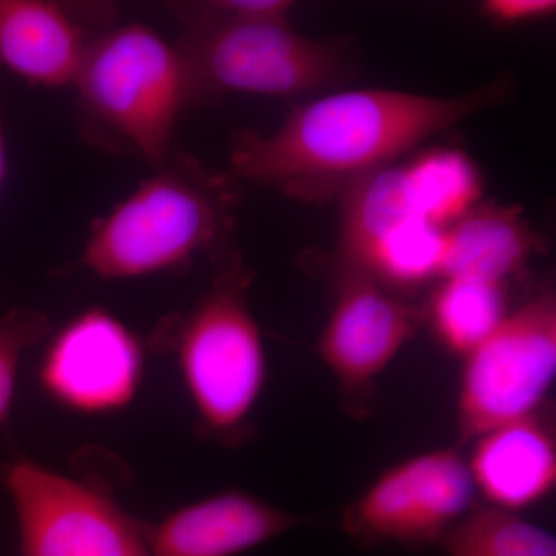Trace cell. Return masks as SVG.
<instances>
[{"label":"cell","mask_w":556,"mask_h":556,"mask_svg":"<svg viewBox=\"0 0 556 556\" xmlns=\"http://www.w3.org/2000/svg\"><path fill=\"white\" fill-rule=\"evenodd\" d=\"M501 78L456 97L387 89L345 90L300 105L273 134L239 130L229 164L239 179L325 203L351 185L510 93Z\"/></svg>","instance_id":"1"},{"label":"cell","mask_w":556,"mask_h":556,"mask_svg":"<svg viewBox=\"0 0 556 556\" xmlns=\"http://www.w3.org/2000/svg\"><path fill=\"white\" fill-rule=\"evenodd\" d=\"M236 204L229 177L188 156L164 163L94 226L83 265L108 280L177 269L222 248Z\"/></svg>","instance_id":"2"},{"label":"cell","mask_w":556,"mask_h":556,"mask_svg":"<svg viewBox=\"0 0 556 556\" xmlns=\"http://www.w3.org/2000/svg\"><path fill=\"white\" fill-rule=\"evenodd\" d=\"M249 287L243 258L230 255L195 306L161 336L177 356L201 427L222 441H240L268 379Z\"/></svg>","instance_id":"3"},{"label":"cell","mask_w":556,"mask_h":556,"mask_svg":"<svg viewBox=\"0 0 556 556\" xmlns=\"http://www.w3.org/2000/svg\"><path fill=\"white\" fill-rule=\"evenodd\" d=\"M73 86L91 118L153 166L166 163L179 115L190 102L177 46L146 25L115 28L91 40Z\"/></svg>","instance_id":"4"},{"label":"cell","mask_w":556,"mask_h":556,"mask_svg":"<svg viewBox=\"0 0 556 556\" xmlns=\"http://www.w3.org/2000/svg\"><path fill=\"white\" fill-rule=\"evenodd\" d=\"M177 47L190 102L228 93L299 97L334 86L346 67L338 43L306 38L291 22L188 27Z\"/></svg>","instance_id":"5"},{"label":"cell","mask_w":556,"mask_h":556,"mask_svg":"<svg viewBox=\"0 0 556 556\" xmlns=\"http://www.w3.org/2000/svg\"><path fill=\"white\" fill-rule=\"evenodd\" d=\"M463 362L456 399L463 444L540 412L556 378L554 289L508 313Z\"/></svg>","instance_id":"6"},{"label":"cell","mask_w":556,"mask_h":556,"mask_svg":"<svg viewBox=\"0 0 556 556\" xmlns=\"http://www.w3.org/2000/svg\"><path fill=\"white\" fill-rule=\"evenodd\" d=\"M21 556H152L144 522L101 490L31 460L3 468Z\"/></svg>","instance_id":"7"},{"label":"cell","mask_w":556,"mask_h":556,"mask_svg":"<svg viewBox=\"0 0 556 556\" xmlns=\"http://www.w3.org/2000/svg\"><path fill=\"white\" fill-rule=\"evenodd\" d=\"M467 459L455 448H438L387 468L343 515V529L362 544L439 543L470 514L477 497Z\"/></svg>","instance_id":"8"},{"label":"cell","mask_w":556,"mask_h":556,"mask_svg":"<svg viewBox=\"0 0 556 556\" xmlns=\"http://www.w3.org/2000/svg\"><path fill=\"white\" fill-rule=\"evenodd\" d=\"M419 314L365 274L338 265L336 300L317 354L351 407L364 412L376 380L416 332Z\"/></svg>","instance_id":"9"},{"label":"cell","mask_w":556,"mask_h":556,"mask_svg":"<svg viewBox=\"0 0 556 556\" xmlns=\"http://www.w3.org/2000/svg\"><path fill=\"white\" fill-rule=\"evenodd\" d=\"M144 354L137 336L105 309L91 308L54 336L39 380L54 402L84 415L127 407L138 393Z\"/></svg>","instance_id":"10"},{"label":"cell","mask_w":556,"mask_h":556,"mask_svg":"<svg viewBox=\"0 0 556 556\" xmlns=\"http://www.w3.org/2000/svg\"><path fill=\"white\" fill-rule=\"evenodd\" d=\"M303 522L251 493L229 490L144 525V533L152 556H239Z\"/></svg>","instance_id":"11"},{"label":"cell","mask_w":556,"mask_h":556,"mask_svg":"<svg viewBox=\"0 0 556 556\" xmlns=\"http://www.w3.org/2000/svg\"><path fill=\"white\" fill-rule=\"evenodd\" d=\"M486 506L519 514L547 500L556 486V439L541 412L486 431L467 460Z\"/></svg>","instance_id":"12"},{"label":"cell","mask_w":556,"mask_h":556,"mask_svg":"<svg viewBox=\"0 0 556 556\" xmlns=\"http://www.w3.org/2000/svg\"><path fill=\"white\" fill-rule=\"evenodd\" d=\"M91 40L67 7L0 0V62L33 86H73Z\"/></svg>","instance_id":"13"},{"label":"cell","mask_w":556,"mask_h":556,"mask_svg":"<svg viewBox=\"0 0 556 556\" xmlns=\"http://www.w3.org/2000/svg\"><path fill=\"white\" fill-rule=\"evenodd\" d=\"M540 243L521 208L478 203L445 229L441 278L471 277L506 285Z\"/></svg>","instance_id":"14"},{"label":"cell","mask_w":556,"mask_h":556,"mask_svg":"<svg viewBox=\"0 0 556 556\" xmlns=\"http://www.w3.org/2000/svg\"><path fill=\"white\" fill-rule=\"evenodd\" d=\"M338 265L356 269L391 229L417 211L404 166L383 167L358 179L339 197ZM427 219V218H426Z\"/></svg>","instance_id":"15"},{"label":"cell","mask_w":556,"mask_h":556,"mask_svg":"<svg viewBox=\"0 0 556 556\" xmlns=\"http://www.w3.org/2000/svg\"><path fill=\"white\" fill-rule=\"evenodd\" d=\"M506 285L471 277L441 278L428 317L441 345L464 358L507 317Z\"/></svg>","instance_id":"16"},{"label":"cell","mask_w":556,"mask_h":556,"mask_svg":"<svg viewBox=\"0 0 556 556\" xmlns=\"http://www.w3.org/2000/svg\"><path fill=\"white\" fill-rule=\"evenodd\" d=\"M404 167L417 211L441 228L447 229L481 199L478 167L459 150H427Z\"/></svg>","instance_id":"17"},{"label":"cell","mask_w":556,"mask_h":556,"mask_svg":"<svg viewBox=\"0 0 556 556\" xmlns=\"http://www.w3.org/2000/svg\"><path fill=\"white\" fill-rule=\"evenodd\" d=\"M438 544L447 556H556L546 529L489 506L475 507Z\"/></svg>","instance_id":"18"},{"label":"cell","mask_w":556,"mask_h":556,"mask_svg":"<svg viewBox=\"0 0 556 556\" xmlns=\"http://www.w3.org/2000/svg\"><path fill=\"white\" fill-rule=\"evenodd\" d=\"M49 332V318L36 309H13L0 317V424L13 405L22 354Z\"/></svg>","instance_id":"19"},{"label":"cell","mask_w":556,"mask_h":556,"mask_svg":"<svg viewBox=\"0 0 556 556\" xmlns=\"http://www.w3.org/2000/svg\"><path fill=\"white\" fill-rule=\"evenodd\" d=\"M294 3L288 0H211L178 3L175 13L186 27L200 25L260 24L289 22Z\"/></svg>","instance_id":"20"},{"label":"cell","mask_w":556,"mask_h":556,"mask_svg":"<svg viewBox=\"0 0 556 556\" xmlns=\"http://www.w3.org/2000/svg\"><path fill=\"white\" fill-rule=\"evenodd\" d=\"M555 11V0H486L481 5L485 20L503 27L547 20Z\"/></svg>","instance_id":"21"},{"label":"cell","mask_w":556,"mask_h":556,"mask_svg":"<svg viewBox=\"0 0 556 556\" xmlns=\"http://www.w3.org/2000/svg\"><path fill=\"white\" fill-rule=\"evenodd\" d=\"M5 170H7L5 138H3L2 119H0V188H2L3 178H5Z\"/></svg>","instance_id":"22"}]
</instances>
